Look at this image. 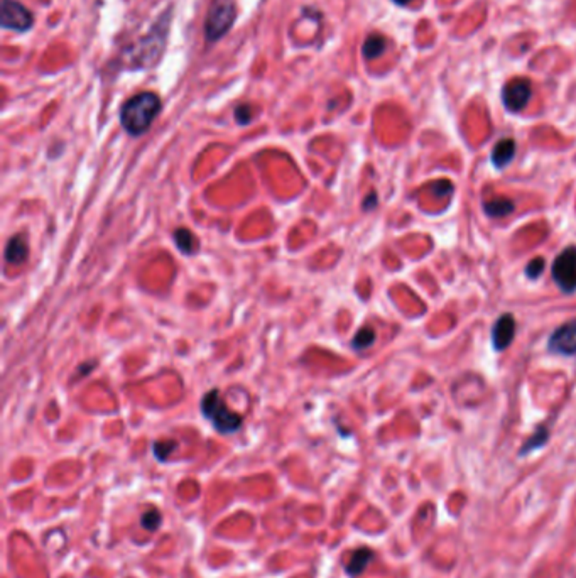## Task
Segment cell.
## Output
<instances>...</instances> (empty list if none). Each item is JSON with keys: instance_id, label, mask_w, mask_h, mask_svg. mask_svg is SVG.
Masks as SVG:
<instances>
[{"instance_id": "14", "label": "cell", "mask_w": 576, "mask_h": 578, "mask_svg": "<svg viewBox=\"0 0 576 578\" xmlns=\"http://www.w3.org/2000/svg\"><path fill=\"white\" fill-rule=\"evenodd\" d=\"M387 47V39L380 34H372L368 36L367 41L364 43V47H362V53L367 60H375V58L382 56L384 51Z\"/></svg>"}, {"instance_id": "6", "label": "cell", "mask_w": 576, "mask_h": 578, "mask_svg": "<svg viewBox=\"0 0 576 578\" xmlns=\"http://www.w3.org/2000/svg\"><path fill=\"white\" fill-rule=\"evenodd\" d=\"M533 95V87L527 78H512L511 82L505 83L502 90V100L507 110L511 112H520Z\"/></svg>"}, {"instance_id": "20", "label": "cell", "mask_w": 576, "mask_h": 578, "mask_svg": "<svg viewBox=\"0 0 576 578\" xmlns=\"http://www.w3.org/2000/svg\"><path fill=\"white\" fill-rule=\"evenodd\" d=\"M542 271H544V260H542L541 257L531 260L526 267V274L529 276V278H539Z\"/></svg>"}, {"instance_id": "3", "label": "cell", "mask_w": 576, "mask_h": 578, "mask_svg": "<svg viewBox=\"0 0 576 578\" xmlns=\"http://www.w3.org/2000/svg\"><path fill=\"white\" fill-rule=\"evenodd\" d=\"M237 17L234 0H213L205 21V36L208 41H219L234 25Z\"/></svg>"}, {"instance_id": "4", "label": "cell", "mask_w": 576, "mask_h": 578, "mask_svg": "<svg viewBox=\"0 0 576 578\" xmlns=\"http://www.w3.org/2000/svg\"><path fill=\"white\" fill-rule=\"evenodd\" d=\"M0 24L3 29L16 32H25L34 24V16L31 10L19 0H2L0 7Z\"/></svg>"}, {"instance_id": "21", "label": "cell", "mask_w": 576, "mask_h": 578, "mask_svg": "<svg viewBox=\"0 0 576 578\" xmlns=\"http://www.w3.org/2000/svg\"><path fill=\"white\" fill-rule=\"evenodd\" d=\"M375 205H377V197H375V193H370V194H368L367 200L364 201V210L374 208Z\"/></svg>"}, {"instance_id": "12", "label": "cell", "mask_w": 576, "mask_h": 578, "mask_svg": "<svg viewBox=\"0 0 576 578\" xmlns=\"http://www.w3.org/2000/svg\"><path fill=\"white\" fill-rule=\"evenodd\" d=\"M173 235H175V242L181 252L186 254V256H191V254L197 252L198 241H197V237H195L193 232H190L188 228H178V230H175V234Z\"/></svg>"}, {"instance_id": "11", "label": "cell", "mask_w": 576, "mask_h": 578, "mask_svg": "<svg viewBox=\"0 0 576 578\" xmlns=\"http://www.w3.org/2000/svg\"><path fill=\"white\" fill-rule=\"evenodd\" d=\"M372 559H374V551L368 550V548H358V550L353 551L350 562L346 563V573L352 577L360 575Z\"/></svg>"}, {"instance_id": "16", "label": "cell", "mask_w": 576, "mask_h": 578, "mask_svg": "<svg viewBox=\"0 0 576 578\" xmlns=\"http://www.w3.org/2000/svg\"><path fill=\"white\" fill-rule=\"evenodd\" d=\"M549 438V432L546 428H539L536 433L533 434V436L529 438V440L526 441V445L522 447V450H520V455H527L531 454V452L538 450V448H541L542 445L548 441Z\"/></svg>"}, {"instance_id": "19", "label": "cell", "mask_w": 576, "mask_h": 578, "mask_svg": "<svg viewBox=\"0 0 576 578\" xmlns=\"http://www.w3.org/2000/svg\"><path fill=\"white\" fill-rule=\"evenodd\" d=\"M252 117H254V112L252 109H250V105H239L237 109H235V119H237V122L240 125H247L252 122Z\"/></svg>"}, {"instance_id": "1", "label": "cell", "mask_w": 576, "mask_h": 578, "mask_svg": "<svg viewBox=\"0 0 576 578\" xmlns=\"http://www.w3.org/2000/svg\"><path fill=\"white\" fill-rule=\"evenodd\" d=\"M162 109L161 98L153 91H140L129 98L120 109V124L127 134H146Z\"/></svg>"}, {"instance_id": "17", "label": "cell", "mask_w": 576, "mask_h": 578, "mask_svg": "<svg viewBox=\"0 0 576 578\" xmlns=\"http://www.w3.org/2000/svg\"><path fill=\"white\" fill-rule=\"evenodd\" d=\"M176 447H178V443H176L175 440H162V441H156V443H154L153 452H154V455H156L157 460L164 462V460H168V456L176 450Z\"/></svg>"}, {"instance_id": "8", "label": "cell", "mask_w": 576, "mask_h": 578, "mask_svg": "<svg viewBox=\"0 0 576 578\" xmlns=\"http://www.w3.org/2000/svg\"><path fill=\"white\" fill-rule=\"evenodd\" d=\"M516 335V320L512 315H502L494 325L492 342L496 351H504L512 344Z\"/></svg>"}, {"instance_id": "15", "label": "cell", "mask_w": 576, "mask_h": 578, "mask_svg": "<svg viewBox=\"0 0 576 578\" xmlns=\"http://www.w3.org/2000/svg\"><path fill=\"white\" fill-rule=\"evenodd\" d=\"M375 342V331L374 329H368V326H365V329L358 330L357 335L353 337L352 340V347L355 348V351H365V348L372 347Z\"/></svg>"}, {"instance_id": "7", "label": "cell", "mask_w": 576, "mask_h": 578, "mask_svg": "<svg viewBox=\"0 0 576 578\" xmlns=\"http://www.w3.org/2000/svg\"><path fill=\"white\" fill-rule=\"evenodd\" d=\"M549 351L561 355H576V320L564 323L549 338Z\"/></svg>"}, {"instance_id": "18", "label": "cell", "mask_w": 576, "mask_h": 578, "mask_svg": "<svg viewBox=\"0 0 576 578\" xmlns=\"http://www.w3.org/2000/svg\"><path fill=\"white\" fill-rule=\"evenodd\" d=\"M140 524H142L144 529H149V531H156L161 524V514L157 513L156 509H151L147 513H144L142 519H140Z\"/></svg>"}, {"instance_id": "22", "label": "cell", "mask_w": 576, "mask_h": 578, "mask_svg": "<svg viewBox=\"0 0 576 578\" xmlns=\"http://www.w3.org/2000/svg\"><path fill=\"white\" fill-rule=\"evenodd\" d=\"M394 3H397V5H408L409 2H411V0H392Z\"/></svg>"}, {"instance_id": "2", "label": "cell", "mask_w": 576, "mask_h": 578, "mask_svg": "<svg viewBox=\"0 0 576 578\" xmlns=\"http://www.w3.org/2000/svg\"><path fill=\"white\" fill-rule=\"evenodd\" d=\"M201 413L208 421H212L213 428L221 434L235 433L242 428V416L232 411L221 399L219 389L206 392L201 401Z\"/></svg>"}, {"instance_id": "9", "label": "cell", "mask_w": 576, "mask_h": 578, "mask_svg": "<svg viewBox=\"0 0 576 578\" xmlns=\"http://www.w3.org/2000/svg\"><path fill=\"white\" fill-rule=\"evenodd\" d=\"M29 257V245L24 235H16L7 242L5 260L10 264H22Z\"/></svg>"}, {"instance_id": "13", "label": "cell", "mask_w": 576, "mask_h": 578, "mask_svg": "<svg viewBox=\"0 0 576 578\" xmlns=\"http://www.w3.org/2000/svg\"><path fill=\"white\" fill-rule=\"evenodd\" d=\"M483 210L489 216H494V219H502V216L509 215V213L514 212V203L507 198H494V200L483 203Z\"/></svg>"}, {"instance_id": "5", "label": "cell", "mask_w": 576, "mask_h": 578, "mask_svg": "<svg viewBox=\"0 0 576 578\" xmlns=\"http://www.w3.org/2000/svg\"><path fill=\"white\" fill-rule=\"evenodd\" d=\"M551 274L563 293L576 291V247L564 249L553 263Z\"/></svg>"}, {"instance_id": "10", "label": "cell", "mask_w": 576, "mask_h": 578, "mask_svg": "<svg viewBox=\"0 0 576 578\" xmlns=\"http://www.w3.org/2000/svg\"><path fill=\"white\" fill-rule=\"evenodd\" d=\"M516 156V142L514 139H502L498 141L492 151V163L496 168H504L514 159Z\"/></svg>"}]
</instances>
